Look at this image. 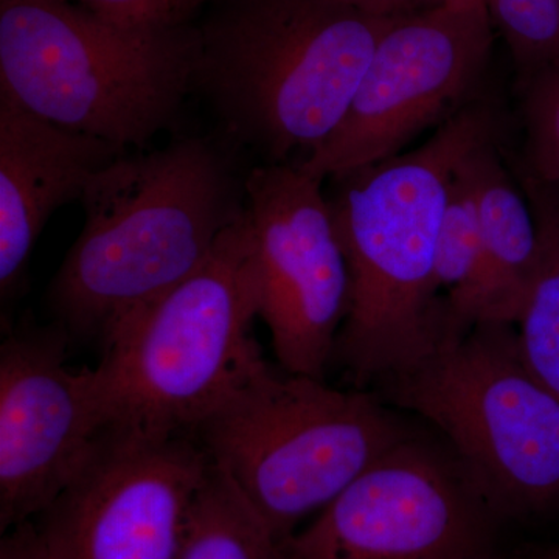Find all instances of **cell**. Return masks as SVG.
Segmentation results:
<instances>
[{"instance_id":"obj_1","label":"cell","mask_w":559,"mask_h":559,"mask_svg":"<svg viewBox=\"0 0 559 559\" xmlns=\"http://www.w3.org/2000/svg\"><path fill=\"white\" fill-rule=\"evenodd\" d=\"M229 140L180 135L132 150L81 198L84 227L51 280L49 307L69 337L103 348L140 310L207 263L246 212Z\"/></svg>"},{"instance_id":"obj_2","label":"cell","mask_w":559,"mask_h":559,"mask_svg":"<svg viewBox=\"0 0 559 559\" xmlns=\"http://www.w3.org/2000/svg\"><path fill=\"white\" fill-rule=\"evenodd\" d=\"M502 130L498 108L479 97L417 148L329 179L349 272L333 360L356 384H378L414 366L454 331L436 278L448 187L462 157Z\"/></svg>"},{"instance_id":"obj_3","label":"cell","mask_w":559,"mask_h":559,"mask_svg":"<svg viewBox=\"0 0 559 559\" xmlns=\"http://www.w3.org/2000/svg\"><path fill=\"white\" fill-rule=\"evenodd\" d=\"M200 25L193 92L261 164L304 162L333 134L385 32L337 0H215Z\"/></svg>"},{"instance_id":"obj_4","label":"cell","mask_w":559,"mask_h":559,"mask_svg":"<svg viewBox=\"0 0 559 559\" xmlns=\"http://www.w3.org/2000/svg\"><path fill=\"white\" fill-rule=\"evenodd\" d=\"M197 25H123L72 0H0V90L68 130L145 150L193 94Z\"/></svg>"},{"instance_id":"obj_5","label":"cell","mask_w":559,"mask_h":559,"mask_svg":"<svg viewBox=\"0 0 559 559\" xmlns=\"http://www.w3.org/2000/svg\"><path fill=\"white\" fill-rule=\"evenodd\" d=\"M260 288L246 207L186 282L132 316L95 367L112 428L193 433L266 369L252 336Z\"/></svg>"},{"instance_id":"obj_6","label":"cell","mask_w":559,"mask_h":559,"mask_svg":"<svg viewBox=\"0 0 559 559\" xmlns=\"http://www.w3.org/2000/svg\"><path fill=\"white\" fill-rule=\"evenodd\" d=\"M429 421L498 521L559 507V399L530 370L516 325L451 331L414 366L378 382Z\"/></svg>"},{"instance_id":"obj_7","label":"cell","mask_w":559,"mask_h":559,"mask_svg":"<svg viewBox=\"0 0 559 559\" xmlns=\"http://www.w3.org/2000/svg\"><path fill=\"white\" fill-rule=\"evenodd\" d=\"M412 433L362 390L266 367L193 436L282 543Z\"/></svg>"},{"instance_id":"obj_8","label":"cell","mask_w":559,"mask_h":559,"mask_svg":"<svg viewBox=\"0 0 559 559\" xmlns=\"http://www.w3.org/2000/svg\"><path fill=\"white\" fill-rule=\"evenodd\" d=\"M496 522L450 448L414 432L280 549L282 559H499Z\"/></svg>"},{"instance_id":"obj_9","label":"cell","mask_w":559,"mask_h":559,"mask_svg":"<svg viewBox=\"0 0 559 559\" xmlns=\"http://www.w3.org/2000/svg\"><path fill=\"white\" fill-rule=\"evenodd\" d=\"M492 31L487 7L443 3L396 20L340 127L301 167L326 180L396 156L436 131L480 97Z\"/></svg>"},{"instance_id":"obj_10","label":"cell","mask_w":559,"mask_h":559,"mask_svg":"<svg viewBox=\"0 0 559 559\" xmlns=\"http://www.w3.org/2000/svg\"><path fill=\"white\" fill-rule=\"evenodd\" d=\"M210 468L193 433L110 428L33 524L51 559H178Z\"/></svg>"},{"instance_id":"obj_11","label":"cell","mask_w":559,"mask_h":559,"mask_svg":"<svg viewBox=\"0 0 559 559\" xmlns=\"http://www.w3.org/2000/svg\"><path fill=\"white\" fill-rule=\"evenodd\" d=\"M325 179L294 164H259L246 207L259 272L260 310L286 373L323 380L347 318L349 272Z\"/></svg>"},{"instance_id":"obj_12","label":"cell","mask_w":559,"mask_h":559,"mask_svg":"<svg viewBox=\"0 0 559 559\" xmlns=\"http://www.w3.org/2000/svg\"><path fill=\"white\" fill-rule=\"evenodd\" d=\"M64 330L13 331L0 347V530L38 518L112 428L94 370L69 369Z\"/></svg>"},{"instance_id":"obj_13","label":"cell","mask_w":559,"mask_h":559,"mask_svg":"<svg viewBox=\"0 0 559 559\" xmlns=\"http://www.w3.org/2000/svg\"><path fill=\"white\" fill-rule=\"evenodd\" d=\"M123 146L60 127L0 90V296L20 290L50 216L81 201L92 179L128 153Z\"/></svg>"},{"instance_id":"obj_14","label":"cell","mask_w":559,"mask_h":559,"mask_svg":"<svg viewBox=\"0 0 559 559\" xmlns=\"http://www.w3.org/2000/svg\"><path fill=\"white\" fill-rule=\"evenodd\" d=\"M506 131L477 153L480 202V270L450 316L463 330L480 322L516 325L535 282L539 240L535 216L509 160Z\"/></svg>"},{"instance_id":"obj_15","label":"cell","mask_w":559,"mask_h":559,"mask_svg":"<svg viewBox=\"0 0 559 559\" xmlns=\"http://www.w3.org/2000/svg\"><path fill=\"white\" fill-rule=\"evenodd\" d=\"M511 168L532 207L539 240L538 271L516 322L518 341L530 370L559 399V183Z\"/></svg>"},{"instance_id":"obj_16","label":"cell","mask_w":559,"mask_h":559,"mask_svg":"<svg viewBox=\"0 0 559 559\" xmlns=\"http://www.w3.org/2000/svg\"><path fill=\"white\" fill-rule=\"evenodd\" d=\"M178 559H282V549L263 518L212 462Z\"/></svg>"},{"instance_id":"obj_17","label":"cell","mask_w":559,"mask_h":559,"mask_svg":"<svg viewBox=\"0 0 559 559\" xmlns=\"http://www.w3.org/2000/svg\"><path fill=\"white\" fill-rule=\"evenodd\" d=\"M498 134L485 139L462 157L448 187L437 242L436 278L450 312L468 296L479 275L481 221L477 153Z\"/></svg>"},{"instance_id":"obj_18","label":"cell","mask_w":559,"mask_h":559,"mask_svg":"<svg viewBox=\"0 0 559 559\" xmlns=\"http://www.w3.org/2000/svg\"><path fill=\"white\" fill-rule=\"evenodd\" d=\"M521 145L509 146L513 167L530 178L559 183V58L514 83Z\"/></svg>"},{"instance_id":"obj_19","label":"cell","mask_w":559,"mask_h":559,"mask_svg":"<svg viewBox=\"0 0 559 559\" xmlns=\"http://www.w3.org/2000/svg\"><path fill=\"white\" fill-rule=\"evenodd\" d=\"M488 13L516 80L559 58V0H489Z\"/></svg>"},{"instance_id":"obj_20","label":"cell","mask_w":559,"mask_h":559,"mask_svg":"<svg viewBox=\"0 0 559 559\" xmlns=\"http://www.w3.org/2000/svg\"><path fill=\"white\" fill-rule=\"evenodd\" d=\"M106 20L123 25H165L182 22L179 0H72Z\"/></svg>"},{"instance_id":"obj_21","label":"cell","mask_w":559,"mask_h":559,"mask_svg":"<svg viewBox=\"0 0 559 559\" xmlns=\"http://www.w3.org/2000/svg\"><path fill=\"white\" fill-rule=\"evenodd\" d=\"M0 559H51L33 521L2 533Z\"/></svg>"},{"instance_id":"obj_22","label":"cell","mask_w":559,"mask_h":559,"mask_svg":"<svg viewBox=\"0 0 559 559\" xmlns=\"http://www.w3.org/2000/svg\"><path fill=\"white\" fill-rule=\"evenodd\" d=\"M337 2L370 16L400 20V17L412 16V14L443 5L444 0H337Z\"/></svg>"},{"instance_id":"obj_23","label":"cell","mask_w":559,"mask_h":559,"mask_svg":"<svg viewBox=\"0 0 559 559\" xmlns=\"http://www.w3.org/2000/svg\"><path fill=\"white\" fill-rule=\"evenodd\" d=\"M207 2H215V0H179V21H189L190 14Z\"/></svg>"},{"instance_id":"obj_24","label":"cell","mask_w":559,"mask_h":559,"mask_svg":"<svg viewBox=\"0 0 559 559\" xmlns=\"http://www.w3.org/2000/svg\"><path fill=\"white\" fill-rule=\"evenodd\" d=\"M525 559H559V546L536 551V554L528 555Z\"/></svg>"},{"instance_id":"obj_25","label":"cell","mask_w":559,"mask_h":559,"mask_svg":"<svg viewBox=\"0 0 559 559\" xmlns=\"http://www.w3.org/2000/svg\"><path fill=\"white\" fill-rule=\"evenodd\" d=\"M489 0H444L448 5L454 7H487Z\"/></svg>"}]
</instances>
